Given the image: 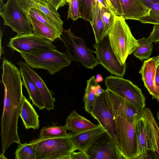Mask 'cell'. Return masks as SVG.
<instances>
[{
	"label": "cell",
	"mask_w": 159,
	"mask_h": 159,
	"mask_svg": "<svg viewBox=\"0 0 159 159\" xmlns=\"http://www.w3.org/2000/svg\"><path fill=\"white\" fill-rule=\"evenodd\" d=\"M60 39L66 48L65 54L71 61L79 62L90 69L99 64L93 55L94 51L87 47L83 39L76 36L70 29L66 30L63 28Z\"/></svg>",
	"instance_id": "cell-5"
},
{
	"label": "cell",
	"mask_w": 159,
	"mask_h": 159,
	"mask_svg": "<svg viewBox=\"0 0 159 159\" xmlns=\"http://www.w3.org/2000/svg\"><path fill=\"white\" fill-rule=\"evenodd\" d=\"M70 159H89L87 152L80 151L73 152L70 156Z\"/></svg>",
	"instance_id": "cell-37"
},
{
	"label": "cell",
	"mask_w": 159,
	"mask_h": 159,
	"mask_svg": "<svg viewBox=\"0 0 159 159\" xmlns=\"http://www.w3.org/2000/svg\"><path fill=\"white\" fill-rule=\"evenodd\" d=\"M22 9L27 15H30L40 22L52 28L61 36L63 29L60 28L51 18L40 11L33 8Z\"/></svg>",
	"instance_id": "cell-27"
},
{
	"label": "cell",
	"mask_w": 159,
	"mask_h": 159,
	"mask_svg": "<svg viewBox=\"0 0 159 159\" xmlns=\"http://www.w3.org/2000/svg\"><path fill=\"white\" fill-rule=\"evenodd\" d=\"M134 124L138 147L134 159L150 158L149 152H152V148L148 123L143 115L136 120Z\"/></svg>",
	"instance_id": "cell-14"
},
{
	"label": "cell",
	"mask_w": 159,
	"mask_h": 159,
	"mask_svg": "<svg viewBox=\"0 0 159 159\" xmlns=\"http://www.w3.org/2000/svg\"><path fill=\"white\" fill-rule=\"evenodd\" d=\"M94 33L96 43L100 42L103 36L104 26L100 13V7L97 3L93 20L91 24Z\"/></svg>",
	"instance_id": "cell-31"
},
{
	"label": "cell",
	"mask_w": 159,
	"mask_h": 159,
	"mask_svg": "<svg viewBox=\"0 0 159 159\" xmlns=\"http://www.w3.org/2000/svg\"><path fill=\"white\" fill-rule=\"evenodd\" d=\"M138 46L134 52V56L141 61L149 59L152 52V43L149 38L143 37L138 40Z\"/></svg>",
	"instance_id": "cell-28"
},
{
	"label": "cell",
	"mask_w": 159,
	"mask_h": 159,
	"mask_svg": "<svg viewBox=\"0 0 159 159\" xmlns=\"http://www.w3.org/2000/svg\"><path fill=\"white\" fill-rule=\"evenodd\" d=\"M1 82L4 87L3 107L1 119L2 153L14 143H20L18 121L24 96L20 70L5 57L1 66Z\"/></svg>",
	"instance_id": "cell-1"
},
{
	"label": "cell",
	"mask_w": 159,
	"mask_h": 159,
	"mask_svg": "<svg viewBox=\"0 0 159 159\" xmlns=\"http://www.w3.org/2000/svg\"><path fill=\"white\" fill-rule=\"evenodd\" d=\"M20 54L31 68L46 69L52 75L70 65L71 61L65 53L56 49Z\"/></svg>",
	"instance_id": "cell-4"
},
{
	"label": "cell",
	"mask_w": 159,
	"mask_h": 159,
	"mask_svg": "<svg viewBox=\"0 0 159 159\" xmlns=\"http://www.w3.org/2000/svg\"><path fill=\"white\" fill-rule=\"evenodd\" d=\"M142 1L150 8V10L148 15L140 18L139 21L143 24L159 25V4L148 2L143 0Z\"/></svg>",
	"instance_id": "cell-30"
},
{
	"label": "cell",
	"mask_w": 159,
	"mask_h": 159,
	"mask_svg": "<svg viewBox=\"0 0 159 159\" xmlns=\"http://www.w3.org/2000/svg\"><path fill=\"white\" fill-rule=\"evenodd\" d=\"M100 13L104 26L103 39L108 35L113 23L115 14L112 13L109 8L103 6L100 8Z\"/></svg>",
	"instance_id": "cell-33"
},
{
	"label": "cell",
	"mask_w": 159,
	"mask_h": 159,
	"mask_svg": "<svg viewBox=\"0 0 159 159\" xmlns=\"http://www.w3.org/2000/svg\"><path fill=\"white\" fill-rule=\"evenodd\" d=\"M134 122L119 116L115 118L116 139L125 159H134L137 154V142Z\"/></svg>",
	"instance_id": "cell-8"
},
{
	"label": "cell",
	"mask_w": 159,
	"mask_h": 159,
	"mask_svg": "<svg viewBox=\"0 0 159 159\" xmlns=\"http://www.w3.org/2000/svg\"><path fill=\"white\" fill-rule=\"evenodd\" d=\"M148 38L152 43H159V25H154L152 30Z\"/></svg>",
	"instance_id": "cell-36"
},
{
	"label": "cell",
	"mask_w": 159,
	"mask_h": 159,
	"mask_svg": "<svg viewBox=\"0 0 159 159\" xmlns=\"http://www.w3.org/2000/svg\"><path fill=\"white\" fill-rule=\"evenodd\" d=\"M7 46L20 53L56 49L52 41L33 33L17 34L10 39Z\"/></svg>",
	"instance_id": "cell-11"
},
{
	"label": "cell",
	"mask_w": 159,
	"mask_h": 159,
	"mask_svg": "<svg viewBox=\"0 0 159 159\" xmlns=\"http://www.w3.org/2000/svg\"><path fill=\"white\" fill-rule=\"evenodd\" d=\"M63 0H51L49 3L57 11L60 7H63Z\"/></svg>",
	"instance_id": "cell-38"
},
{
	"label": "cell",
	"mask_w": 159,
	"mask_h": 159,
	"mask_svg": "<svg viewBox=\"0 0 159 159\" xmlns=\"http://www.w3.org/2000/svg\"><path fill=\"white\" fill-rule=\"evenodd\" d=\"M20 116L26 129H38L39 127V116L30 102L24 96L20 113Z\"/></svg>",
	"instance_id": "cell-21"
},
{
	"label": "cell",
	"mask_w": 159,
	"mask_h": 159,
	"mask_svg": "<svg viewBox=\"0 0 159 159\" xmlns=\"http://www.w3.org/2000/svg\"><path fill=\"white\" fill-rule=\"evenodd\" d=\"M0 159H6L7 158L6 157H5L4 154L1 153L0 155Z\"/></svg>",
	"instance_id": "cell-43"
},
{
	"label": "cell",
	"mask_w": 159,
	"mask_h": 159,
	"mask_svg": "<svg viewBox=\"0 0 159 159\" xmlns=\"http://www.w3.org/2000/svg\"><path fill=\"white\" fill-rule=\"evenodd\" d=\"M105 0L107 5L108 7V8H109V9L110 10V11H111V12L112 13L115 14L114 10L111 4V3L110 2L109 0Z\"/></svg>",
	"instance_id": "cell-39"
},
{
	"label": "cell",
	"mask_w": 159,
	"mask_h": 159,
	"mask_svg": "<svg viewBox=\"0 0 159 159\" xmlns=\"http://www.w3.org/2000/svg\"><path fill=\"white\" fill-rule=\"evenodd\" d=\"M89 159H125L119 146L106 131L89 148Z\"/></svg>",
	"instance_id": "cell-12"
},
{
	"label": "cell",
	"mask_w": 159,
	"mask_h": 159,
	"mask_svg": "<svg viewBox=\"0 0 159 159\" xmlns=\"http://www.w3.org/2000/svg\"><path fill=\"white\" fill-rule=\"evenodd\" d=\"M97 4V0H79V11L81 18L89 21H93Z\"/></svg>",
	"instance_id": "cell-29"
},
{
	"label": "cell",
	"mask_w": 159,
	"mask_h": 159,
	"mask_svg": "<svg viewBox=\"0 0 159 159\" xmlns=\"http://www.w3.org/2000/svg\"><path fill=\"white\" fill-rule=\"evenodd\" d=\"M69 9L67 19L71 18L74 21L81 18L79 11V0H70L68 2Z\"/></svg>",
	"instance_id": "cell-34"
},
{
	"label": "cell",
	"mask_w": 159,
	"mask_h": 159,
	"mask_svg": "<svg viewBox=\"0 0 159 159\" xmlns=\"http://www.w3.org/2000/svg\"><path fill=\"white\" fill-rule=\"evenodd\" d=\"M21 8H33L40 11L51 18L60 28L63 22L57 11L46 0H17Z\"/></svg>",
	"instance_id": "cell-18"
},
{
	"label": "cell",
	"mask_w": 159,
	"mask_h": 159,
	"mask_svg": "<svg viewBox=\"0 0 159 159\" xmlns=\"http://www.w3.org/2000/svg\"><path fill=\"white\" fill-rule=\"evenodd\" d=\"M4 4L3 0H0V11L2 9Z\"/></svg>",
	"instance_id": "cell-42"
},
{
	"label": "cell",
	"mask_w": 159,
	"mask_h": 159,
	"mask_svg": "<svg viewBox=\"0 0 159 159\" xmlns=\"http://www.w3.org/2000/svg\"><path fill=\"white\" fill-rule=\"evenodd\" d=\"M17 64L19 67L25 70L34 82L43 101L46 110L50 111L54 110L55 98L53 97L51 91L42 79L25 62L20 61L18 62Z\"/></svg>",
	"instance_id": "cell-15"
},
{
	"label": "cell",
	"mask_w": 159,
	"mask_h": 159,
	"mask_svg": "<svg viewBox=\"0 0 159 159\" xmlns=\"http://www.w3.org/2000/svg\"><path fill=\"white\" fill-rule=\"evenodd\" d=\"M98 84L95 76H92L87 80L83 101L84 110L89 114L93 108L98 97L96 94V89Z\"/></svg>",
	"instance_id": "cell-25"
},
{
	"label": "cell",
	"mask_w": 159,
	"mask_h": 159,
	"mask_svg": "<svg viewBox=\"0 0 159 159\" xmlns=\"http://www.w3.org/2000/svg\"><path fill=\"white\" fill-rule=\"evenodd\" d=\"M97 59L111 74L123 77L126 69V63L121 64L114 53L108 35L100 42L93 45Z\"/></svg>",
	"instance_id": "cell-10"
},
{
	"label": "cell",
	"mask_w": 159,
	"mask_h": 159,
	"mask_svg": "<svg viewBox=\"0 0 159 159\" xmlns=\"http://www.w3.org/2000/svg\"><path fill=\"white\" fill-rule=\"evenodd\" d=\"M68 128L66 125L59 126L57 123L44 126L40 130L39 138H47L65 137L70 135L71 133H68Z\"/></svg>",
	"instance_id": "cell-26"
},
{
	"label": "cell",
	"mask_w": 159,
	"mask_h": 159,
	"mask_svg": "<svg viewBox=\"0 0 159 159\" xmlns=\"http://www.w3.org/2000/svg\"><path fill=\"white\" fill-rule=\"evenodd\" d=\"M65 125L72 134H75L97 127L96 125L73 110L66 119Z\"/></svg>",
	"instance_id": "cell-20"
},
{
	"label": "cell",
	"mask_w": 159,
	"mask_h": 159,
	"mask_svg": "<svg viewBox=\"0 0 159 159\" xmlns=\"http://www.w3.org/2000/svg\"><path fill=\"white\" fill-rule=\"evenodd\" d=\"M157 119H158V127H159V110L157 111Z\"/></svg>",
	"instance_id": "cell-44"
},
{
	"label": "cell",
	"mask_w": 159,
	"mask_h": 159,
	"mask_svg": "<svg viewBox=\"0 0 159 159\" xmlns=\"http://www.w3.org/2000/svg\"><path fill=\"white\" fill-rule=\"evenodd\" d=\"M105 83L107 89L136 106L145 107V98L141 90L130 80L111 75L106 78Z\"/></svg>",
	"instance_id": "cell-6"
},
{
	"label": "cell",
	"mask_w": 159,
	"mask_h": 159,
	"mask_svg": "<svg viewBox=\"0 0 159 159\" xmlns=\"http://www.w3.org/2000/svg\"><path fill=\"white\" fill-rule=\"evenodd\" d=\"M0 15L3 20L4 25L9 26L17 34H33L28 16L17 0H7L0 11Z\"/></svg>",
	"instance_id": "cell-7"
},
{
	"label": "cell",
	"mask_w": 159,
	"mask_h": 159,
	"mask_svg": "<svg viewBox=\"0 0 159 159\" xmlns=\"http://www.w3.org/2000/svg\"><path fill=\"white\" fill-rule=\"evenodd\" d=\"M159 62V55L145 60L139 73L142 80L153 98L157 100V97L155 81L157 66Z\"/></svg>",
	"instance_id": "cell-16"
},
{
	"label": "cell",
	"mask_w": 159,
	"mask_h": 159,
	"mask_svg": "<svg viewBox=\"0 0 159 159\" xmlns=\"http://www.w3.org/2000/svg\"><path fill=\"white\" fill-rule=\"evenodd\" d=\"M157 69L158 70L159 72V62L157 64Z\"/></svg>",
	"instance_id": "cell-45"
},
{
	"label": "cell",
	"mask_w": 159,
	"mask_h": 159,
	"mask_svg": "<svg viewBox=\"0 0 159 159\" xmlns=\"http://www.w3.org/2000/svg\"><path fill=\"white\" fill-rule=\"evenodd\" d=\"M48 3H49L51 0H46Z\"/></svg>",
	"instance_id": "cell-46"
},
{
	"label": "cell",
	"mask_w": 159,
	"mask_h": 159,
	"mask_svg": "<svg viewBox=\"0 0 159 159\" xmlns=\"http://www.w3.org/2000/svg\"><path fill=\"white\" fill-rule=\"evenodd\" d=\"M106 130L99 124L93 128L80 133L72 134L70 138L77 150L87 152L89 148Z\"/></svg>",
	"instance_id": "cell-17"
},
{
	"label": "cell",
	"mask_w": 159,
	"mask_h": 159,
	"mask_svg": "<svg viewBox=\"0 0 159 159\" xmlns=\"http://www.w3.org/2000/svg\"><path fill=\"white\" fill-rule=\"evenodd\" d=\"M108 36L114 53L120 63L124 64L128 56L138 46V43L123 16L115 15Z\"/></svg>",
	"instance_id": "cell-2"
},
{
	"label": "cell",
	"mask_w": 159,
	"mask_h": 159,
	"mask_svg": "<svg viewBox=\"0 0 159 159\" xmlns=\"http://www.w3.org/2000/svg\"><path fill=\"white\" fill-rule=\"evenodd\" d=\"M107 89L115 118L119 116L129 122H134L143 116L144 108L136 106Z\"/></svg>",
	"instance_id": "cell-13"
},
{
	"label": "cell",
	"mask_w": 159,
	"mask_h": 159,
	"mask_svg": "<svg viewBox=\"0 0 159 159\" xmlns=\"http://www.w3.org/2000/svg\"><path fill=\"white\" fill-rule=\"evenodd\" d=\"M95 79L96 81L98 82H100L103 81V79L102 75L99 74H98L95 76Z\"/></svg>",
	"instance_id": "cell-40"
},
{
	"label": "cell",
	"mask_w": 159,
	"mask_h": 159,
	"mask_svg": "<svg viewBox=\"0 0 159 159\" xmlns=\"http://www.w3.org/2000/svg\"><path fill=\"white\" fill-rule=\"evenodd\" d=\"M123 16L125 20H139L140 18L148 15L150 8L142 0H120Z\"/></svg>",
	"instance_id": "cell-19"
},
{
	"label": "cell",
	"mask_w": 159,
	"mask_h": 159,
	"mask_svg": "<svg viewBox=\"0 0 159 159\" xmlns=\"http://www.w3.org/2000/svg\"><path fill=\"white\" fill-rule=\"evenodd\" d=\"M70 135L38 138L30 141V143L35 152L36 159H70L72 153L77 150Z\"/></svg>",
	"instance_id": "cell-3"
},
{
	"label": "cell",
	"mask_w": 159,
	"mask_h": 159,
	"mask_svg": "<svg viewBox=\"0 0 159 159\" xmlns=\"http://www.w3.org/2000/svg\"><path fill=\"white\" fill-rule=\"evenodd\" d=\"M143 116L146 120L149 127L152 152L154 158L159 159V128L151 111L144 107Z\"/></svg>",
	"instance_id": "cell-22"
},
{
	"label": "cell",
	"mask_w": 159,
	"mask_h": 159,
	"mask_svg": "<svg viewBox=\"0 0 159 159\" xmlns=\"http://www.w3.org/2000/svg\"><path fill=\"white\" fill-rule=\"evenodd\" d=\"M23 86L25 87L33 104L41 110L45 108V106L41 97L34 82L25 70L19 67Z\"/></svg>",
	"instance_id": "cell-23"
},
{
	"label": "cell",
	"mask_w": 159,
	"mask_h": 159,
	"mask_svg": "<svg viewBox=\"0 0 159 159\" xmlns=\"http://www.w3.org/2000/svg\"><path fill=\"white\" fill-rule=\"evenodd\" d=\"M32 29L33 33L44 37L52 42L60 38V35L48 25L40 22L30 15H27Z\"/></svg>",
	"instance_id": "cell-24"
},
{
	"label": "cell",
	"mask_w": 159,
	"mask_h": 159,
	"mask_svg": "<svg viewBox=\"0 0 159 159\" xmlns=\"http://www.w3.org/2000/svg\"><path fill=\"white\" fill-rule=\"evenodd\" d=\"M15 158L16 159H36L35 152L32 144L26 142L18 143Z\"/></svg>",
	"instance_id": "cell-32"
},
{
	"label": "cell",
	"mask_w": 159,
	"mask_h": 159,
	"mask_svg": "<svg viewBox=\"0 0 159 159\" xmlns=\"http://www.w3.org/2000/svg\"><path fill=\"white\" fill-rule=\"evenodd\" d=\"M90 114L105 129L118 145L116 134L115 117L107 89H104L98 97Z\"/></svg>",
	"instance_id": "cell-9"
},
{
	"label": "cell",
	"mask_w": 159,
	"mask_h": 159,
	"mask_svg": "<svg viewBox=\"0 0 159 159\" xmlns=\"http://www.w3.org/2000/svg\"><path fill=\"white\" fill-rule=\"evenodd\" d=\"M144 1L150 3H157L159 4V0H143Z\"/></svg>",
	"instance_id": "cell-41"
},
{
	"label": "cell",
	"mask_w": 159,
	"mask_h": 159,
	"mask_svg": "<svg viewBox=\"0 0 159 159\" xmlns=\"http://www.w3.org/2000/svg\"><path fill=\"white\" fill-rule=\"evenodd\" d=\"M114 10L115 14L123 16V12L120 0H109Z\"/></svg>",
	"instance_id": "cell-35"
}]
</instances>
